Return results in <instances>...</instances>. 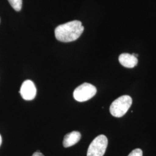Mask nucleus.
<instances>
[{"label": "nucleus", "mask_w": 156, "mask_h": 156, "mask_svg": "<svg viewBox=\"0 0 156 156\" xmlns=\"http://www.w3.org/2000/svg\"><path fill=\"white\" fill-rule=\"evenodd\" d=\"M108 144V139L104 135L97 136L90 144L87 156H104L106 151Z\"/></svg>", "instance_id": "7ed1b4c3"}, {"label": "nucleus", "mask_w": 156, "mask_h": 156, "mask_svg": "<svg viewBox=\"0 0 156 156\" xmlns=\"http://www.w3.org/2000/svg\"><path fill=\"white\" fill-rule=\"evenodd\" d=\"M128 156H143V151L140 149H136L132 151Z\"/></svg>", "instance_id": "1a4fd4ad"}, {"label": "nucleus", "mask_w": 156, "mask_h": 156, "mask_svg": "<svg viewBox=\"0 0 156 156\" xmlns=\"http://www.w3.org/2000/svg\"><path fill=\"white\" fill-rule=\"evenodd\" d=\"M119 61L120 63L126 68H132L138 64V58L133 55L129 53H122L119 57Z\"/></svg>", "instance_id": "423d86ee"}, {"label": "nucleus", "mask_w": 156, "mask_h": 156, "mask_svg": "<svg viewBox=\"0 0 156 156\" xmlns=\"http://www.w3.org/2000/svg\"><path fill=\"white\" fill-rule=\"evenodd\" d=\"M97 93V89L91 84L84 83L78 86L73 91V97L78 102L89 100Z\"/></svg>", "instance_id": "20e7f679"}, {"label": "nucleus", "mask_w": 156, "mask_h": 156, "mask_svg": "<svg viewBox=\"0 0 156 156\" xmlns=\"http://www.w3.org/2000/svg\"><path fill=\"white\" fill-rule=\"evenodd\" d=\"M12 7L16 11H20L22 8V0H8Z\"/></svg>", "instance_id": "6e6552de"}, {"label": "nucleus", "mask_w": 156, "mask_h": 156, "mask_svg": "<svg viewBox=\"0 0 156 156\" xmlns=\"http://www.w3.org/2000/svg\"><path fill=\"white\" fill-rule=\"evenodd\" d=\"M19 93L25 100H33L37 94V89L33 82L30 80H25L23 83Z\"/></svg>", "instance_id": "39448f33"}, {"label": "nucleus", "mask_w": 156, "mask_h": 156, "mask_svg": "<svg viewBox=\"0 0 156 156\" xmlns=\"http://www.w3.org/2000/svg\"><path fill=\"white\" fill-rule=\"evenodd\" d=\"M81 138V134L78 131H73L65 135L63 140L64 147H69L76 144Z\"/></svg>", "instance_id": "0eeeda50"}, {"label": "nucleus", "mask_w": 156, "mask_h": 156, "mask_svg": "<svg viewBox=\"0 0 156 156\" xmlns=\"http://www.w3.org/2000/svg\"><path fill=\"white\" fill-rule=\"evenodd\" d=\"M32 156H44V155L40 152V151H37V152H35Z\"/></svg>", "instance_id": "9d476101"}, {"label": "nucleus", "mask_w": 156, "mask_h": 156, "mask_svg": "<svg viewBox=\"0 0 156 156\" xmlns=\"http://www.w3.org/2000/svg\"><path fill=\"white\" fill-rule=\"evenodd\" d=\"M83 31L84 27L81 22L73 20L57 27L55 34L58 41L62 42H70L78 39Z\"/></svg>", "instance_id": "f257e3e1"}, {"label": "nucleus", "mask_w": 156, "mask_h": 156, "mask_svg": "<svg viewBox=\"0 0 156 156\" xmlns=\"http://www.w3.org/2000/svg\"><path fill=\"white\" fill-rule=\"evenodd\" d=\"M1 144H2V137H1V136L0 135V146L1 145Z\"/></svg>", "instance_id": "f8f14e48"}, {"label": "nucleus", "mask_w": 156, "mask_h": 156, "mask_svg": "<svg viewBox=\"0 0 156 156\" xmlns=\"http://www.w3.org/2000/svg\"><path fill=\"white\" fill-rule=\"evenodd\" d=\"M133 55L134 56H135V57H138V56H139L138 54H135V53H133Z\"/></svg>", "instance_id": "9b49d317"}, {"label": "nucleus", "mask_w": 156, "mask_h": 156, "mask_svg": "<svg viewBox=\"0 0 156 156\" xmlns=\"http://www.w3.org/2000/svg\"><path fill=\"white\" fill-rule=\"evenodd\" d=\"M133 100L129 95H122L112 103L110 112L113 116L122 117L127 112L131 106Z\"/></svg>", "instance_id": "f03ea898"}]
</instances>
